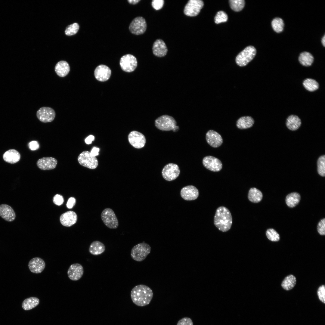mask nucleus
Masks as SVG:
<instances>
[{
	"instance_id": "nucleus-1",
	"label": "nucleus",
	"mask_w": 325,
	"mask_h": 325,
	"mask_svg": "<svg viewBox=\"0 0 325 325\" xmlns=\"http://www.w3.org/2000/svg\"><path fill=\"white\" fill-rule=\"evenodd\" d=\"M153 296L152 289L147 286L140 284L135 286L132 290L131 297L136 305L143 307L149 304Z\"/></svg>"
},
{
	"instance_id": "nucleus-2",
	"label": "nucleus",
	"mask_w": 325,
	"mask_h": 325,
	"mask_svg": "<svg viewBox=\"0 0 325 325\" xmlns=\"http://www.w3.org/2000/svg\"><path fill=\"white\" fill-rule=\"evenodd\" d=\"M232 218L229 210L223 206L219 207L216 210L214 217V223L220 231L225 232L231 228Z\"/></svg>"
},
{
	"instance_id": "nucleus-3",
	"label": "nucleus",
	"mask_w": 325,
	"mask_h": 325,
	"mask_svg": "<svg viewBox=\"0 0 325 325\" xmlns=\"http://www.w3.org/2000/svg\"><path fill=\"white\" fill-rule=\"evenodd\" d=\"M156 127L158 129L162 131L172 130L174 132L177 131L179 129L177 126V122L172 117L167 115L161 116L155 120Z\"/></svg>"
},
{
	"instance_id": "nucleus-4",
	"label": "nucleus",
	"mask_w": 325,
	"mask_h": 325,
	"mask_svg": "<svg viewBox=\"0 0 325 325\" xmlns=\"http://www.w3.org/2000/svg\"><path fill=\"white\" fill-rule=\"evenodd\" d=\"M151 250L150 246L144 242L135 246L132 248L131 252V257L135 261L141 262L146 258Z\"/></svg>"
},
{
	"instance_id": "nucleus-5",
	"label": "nucleus",
	"mask_w": 325,
	"mask_h": 325,
	"mask_svg": "<svg viewBox=\"0 0 325 325\" xmlns=\"http://www.w3.org/2000/svg\"><path fill=\"white\" fill-rule=\"evenodd\" d=\"M256 53V50L254 47L248 46L237 55L235 59L236 63L240 67L245 66L254 58Z\"/></svg>"
},
{
	"instance_id": "nucleus-6",
	"label": "nucleus",
	"mask_w": 325,
	"mask_h": 325,
	"mask_svg": "<svg viewBox=\"0 0 325 325\" xmlns=\"http://www.w3.org/2000/svg\"><path fill=\"white\" fill-rule=\"evenodd\" d=\"M101 218L104 224L108 228L115 229L118 227L117 218L112 209L107 208L104 209L101 214Z\"/></svg>"
},
{
	"instance_id": "nucleus-7",
	"label": "nucleus",
	"mask_w": 325,
	"mask_h": 325,
	"mask_svg": "<svg viewBox=\"0 0 325 325\" xmlns=\"http://www.w3.org/2000/svg\"><path fill=\"white\" fill-rule=\"evenodd\" d=\"M78 161L80 165L90 169H95L98 166V160L95 156L87 151H84L79 154Z\"/></svg>"
},
{
	"instance_id": "nucleus-8",
	"label": "nucleus",
	"mask_w": 325,
	"mask_h": 325,
	"mask_svg": "<svg viewBox=\"0 0 325 325\" xmlns=\"http://www.w3.org/2000/svg\"><path fill=\"white\" fill-rule=\"evenodd\" d=\"M204 5V2L201 0H190L184 7V14L188 16H196L200 13Z\"/></svg>"
},
{
	"instance_id": "nucleus-9",
	"label": "nucleus",
	"mask_w": 325,
	"mask_h": 325,
	"mask_svg": "<svg viewBox=\"0 0 325 325\" xmlns=\"http://www.w3.org/2000/svg\"><path fill=\"white\" fill-rule=\"evenodd\" d=\"M120 65L123 70L127 72H131L134 71L137 67V60L133 55L126 54L121 57Z\"/></svg>"
},
{
	"instance_id": "nucleus-10",
	"label": "nucleus",
	"mask_w": 325,
	"mask_h": 325,
	"mask_svg": "<svg viewBox=\"0 0 325 325\" xmlns=\"http://www.w3.org/2000/svg\"><path fill=\"white\" fill-rule=\"evenodd\" d=\"M129 29L130 32L135 35L143 34L147 29V23L145 19L142 17L134 18L130 24Z\"/></svg>"
},
{
	"instance_id": "nucleus-11",
	"label": "nucleus",
	"mask_w": 325,
	"mask_h": 325,
	"mask_svg": "<svg viewBox=\"0 0 325 325\" xmlns=\"http://www.w3.org/2000/svg\"><path fill=\"white\" fill-rule=\"evenodd\" d=\"M180 170L176 164L169 163L163 168L162 174L164 178L167 181H172L176 179L179 175Z\"/></svg>"
},
{
	"instance_id": "nucleus-12",
	"label": "nucleus",
	"mask_w": 325,
	"mask_h": 325,
	"mask_svg": "<svg viewBox=\"0 0 325 325\" xmlns=\"http://www.w3.org/2000/svg\"><path fill=\"white\" fill-rule=\"evenodd\" d=\"M56 113L52 108L43 107L40 108L36 112V116L39 120L44 123L51 122L54 119Z\"/></svg>"
},
{
	"instance_id": "nucleus-13",
	"label": "nucleus",
	"mask_w": 325,
	"mask_h": 325,
	"mask_svg": "<svg viewBox=\"0 0 325 325\" xmlns=\"http://www.w3.org/2000/svg\"><path fill=\"white\" fill-rule=\"evenodd\" d=\"M129 143L134 147L140 149L143 147L146 143V138L141 133L137 131L131 132L128 136Z\"/></svg>"
},
{
	"instance_id": "nucleus-14",
	"label": "nucleus",
	"mask_w": 325,
	"mask_h": 325,
	"mask_svg": "<svg viewBox=\"0 0 325 325\" xmlns=\"http://www.w3.org/2000/svg\"><path fill=\"white\" fill-rule=\"evenodd\" d=\"M202 162L206 168L212 171L218 172L222 168V165L221 161L212 156H205L203 158Z\"/></svg>"
},
{
	"instance_id": "nucleus-15",
	"label": "nucleus",
	"mask_w": 325,
	"mask_h": 325,
	"mask_svg": "<svg viewBox=\"0 0 325 325\" xmlns=\"http://www.w3.org/2000/svg\"><path fill=\"white\" fill-rule=\"evenodd\" d=\"M57 163V160L51 157H43L39 159L36 162L38 167L40 169L47 170L55 169Z\"/></svg>"
},
{
	"instance_id": "nucleus-16",
	"label": "nucleus",
	"mask_w": 325,
	"mask_h": 325,
	"mask_svg": "<svg viewBox=\"0 0 325 325\" xmlns=\"http://www.w3.org/2000/svg\"><path fill=\"white\" fill-rule=\"evenodd\" d=\"M180 194L183 199L186 200H195L198 197L199 192L197 189L193 185H188L182 188Z\"/></svg>"
},
{
	"instance_id": "nucleus-17",
	"label": "nucleus",
	"mask_w": 325,
	"mask_h": 325,
	"mask_svg": "<svg viewBox=\"0 0 325 325\" xmlns=\"http://www.w3.org/2000/svg\"><path fill=\"white\" fill-rule=\"evenodd\" d=\"M83 273L84 269L82 266L77 263L71 265L68 268L67 272L69 279L73 281L79 280Z\"/></svg>"
},
{
	"instance_id": "nucleus-18",
	"label": "nucleus",
	"mask_w": 325,
	"mask_h": 325,
	"mask_svg": "<svg viewBox=\"0 0 325 325\" xmlns=\"http://www.w3.org/2000/svg\"><path fill=\"white\" fill-rule=\"evenodd\" d=\"M111 71L110 68L104 65H100L97 67L94 71V76L98 80L104 82L110 78Z\"/></svg>"
},
{
	"instance_id": "nucleus-19",
	"label": "nucleus",
	"mask_w": 325,
	"mask_h": 325,
	"mask_svg": "<svg viewBox=\"0 0 325 325\" xmlns=\"http://www.w3.org/2000/svg\"><path fill=\"white\" fill-rule=\"evenodd\" d=\"M206 139L210 145L215 148L220 146L223 143V139L221 135L213 130H209L206 133Z\"/></svg>"
},
{
	"instance_id": "nucleus-20",
	"label": "nucleus",
	"mask_w": 325,
	"mask_h": 325,
	"mask_svg": "<svg viewBox=\"0 0 325 325\" xmlns=\"http://www.w3.org/2000/svg\"><path fill=\"white\" fill-rule=\"evenodd\" d=\"M45 266V261L39 257H35L31 259L29 262L28 267L30 271L35 274L41 273Z\"/></svg>"
},
{
	"instance_id": "nucleus-21",
	"label": "nucleus",
	"mask_w": 325,
	"mask_h": 325,
	"mask_svg": "<svg viewBox=\"0 0 325 325\" xmlns=\"http://www.w3.org/2000/svg\"><path fill=\"white\" fill-rule=\"evenodd\" d=\"M0 216L8 222L14 221L16 218L15 213L13 208L6 204L0 205Z\"/></svg>"
},
{
	"instance_id": "nucleus-22",
	"label": "nucleus",
	"mask_w": 325,
	"mask_h": 325,
	"mask_svg": "<svg viewBox=\"0 0 325 325\" xmlns=\"http://www.w3.org/2000/svg\"><path fill=\"white\" fill-rule=\"evenodd\" d=\"M152 50L153 54L159 57L165 56L168 51L165 43L161 39H157L154 42Z\"/></svg>"
},
{
	"instance_id": "nucleus-23",
	"label": "nucleus",
	"mask_w": 325,
	"mask_h": 325,
	"mask_svg": "<svg viewBox=\"0 0 325 325\" xmlns=\"http://www.w3.org/2000/svg\"><path fill=\"white\" fill-rule=\"evenodd\" d=\"M77 219V215L75 212L72 211H69L61 215L60 221L63 225L70 227L76 223Z\"/></svg>"
},
{
	"instance_id": "nucleus-24",
	"label": "nucleus",
	"mask_w": 325,
	"mask_h": 325,
	"mask_svg": "<svg viewBox=\"0 0 325 325\" xmlns=\"http://www.w3.org/2000/svg\"><path fill=\"white\" fill-rule=\"evenodd\" d=\"M70 67L66 61L61 60L58 62L55 67V71L57 74L60 77H64L67 75L70 71Z\"/></svg>"
},
{
	"instance_id": "nucleus-25",
	"label": "nucleus",
	"mask_w": 325,
	"mask_h": 325,
	"mask_svg": "<svg viewBox=\"0 0 325 325\" xmlns=\"http://www.w3.org/2000/svg\"><path fill=\"white\" fill-rule=\"evenodd\" d=\"M3 159L6 162L9 163H15L19 161L20 155L19 153L14 149L9 150L4 154Z\"/></svg>"
},
{
	"instance_id": "nucleus-26",
	"label": "nucleus",
	"mask_w": 325,
	"mask_h": 325,
	"mask_svg": "<svg viewBox=\"0 0 325 325\" xmlns=\"http://www.w3.org/2000/svg\"><path fill=\"white\" fill-rule=\"evenodd\" d=\"M105 249V246L103 243L99 241H95L91 244L89 251L91 254L96 255L102 254Z\"/></svg>"
},
{
	"instance_id": "nucleus-27",
	"label": "nucleus",
	"mask_w": 325,
	"mask_h": 325,
	"mask_svg": "<svg viewBox=\"0 0 325 325\" xmlns=\"http://www.w3.org/2000/svg\"><path fill=\"white\" fill-rule=\"evenodd\" d=\"M253 119L251 116H245L240 118L237 121L236 125L240 129H245L251 127L254 123Z\"/></svg>"
},
{
	"instance_id": "nucleus-28",
	"label": "nucleus",
	"mask_w": 325,
	"mask_h": 325,
	"mask_svg": "<svg viewBox=\"0 0 325 325\" xmlns=\"http://www.w3.org/2000/svg\"><path fill=\"white\" fill-rule=\"evenodd\" d=\"M263 197L262 192L255 187L250 188L248 192V198L249 201L254 203L260 202Z\"/></svg>"
},
{
	"instance_id": "nucleus-29",
	"label": "nucleus",
	"mask_w": 325,
	"mask_h": 325,
	"mask_svg": "<svg viewBox=\"0 0 325 325\" xmlns=\"http://www.w3.org/2000/svg\"><path fill=\"white\" fill-rule=\"evenodd\" d=\"M301 124L300 119L297 116L291 115L289 116L287 119L286 125L290 130L295 131L300 127Z\"/></svg>"
},
{
	"instance_id": "nucleus-30",
	"label": "nucleus",
	"mask_w": 325,
	"mask_h": 325,
	"mask_svg": "<svg viewBox=\"0 0 325 325\" xmlns=\"http://www.w3.org/2000/svg\"><path fill=\"white\" fill-rule=\"evenodd\" d=\"M300 198V195L299 193L297 192H292L288 194L286 196V203L288 207L293 208L299 203Z\"/></svg>"
},
{
	"instance_id": "nucleus-31",
	"label": "nucleus",
	"mask_w": 325,
	"mask_h": 325,
	"mask_svg": "<svg viewBox=\"0 0 325 325\" xmlns=\"http://www.w3.org/2000/svg\"><path fill=\"white\" fill-rule=\"evenodd\" d=\"M296 282L295 277L290 274L286 277L283 280L281 286L284 289L288 291L292 289L295 286Z\"/></svg>"
},
{
	"instance_id": "nucleus-32",
	"label": "nucleus",
	"mask_w": 325,
	"mask_h": 325,
	"mask_svg": "<svg viewBox=\"0 0 325 325\" xmlns=\"http://www.w3.org/2000/svg\"><path fill=\"white\" fill-rule=\"evenodd\" d=\"M314 58L310 53L304 52L301 53L299 57L300 63L302 65L308 67L311 66L314 61Z\"/></svg>"
},
{
	"instance_id": "nucleus-33",
	"label": "nucleus",
	"mask_w": 325,
	"mask_h": 325,
	"mask_svg": "<svg viewBox=\"0 0 325 325\" xmlns=\"http://www.w3.org/2000/svg\"><path fill=\"white\" fill-rule=\"evenodd\" d=\"M39 299L35 297H30L25 299L23 302L22 306L25 310H31L36 307L39 303Z\"/></svg>"
},
{
	"instance_id": "nucleus-34",
	"label": "nucleus",
	"mask_w": 325,
	"mask_h": 325,
	"mask_svg": "<svg viewBox=\"0 0 325 325\" xmlns=\"http://www.w3.org/2000/svg\"><path fill=\"white\" fill-rule=\"evenodd\" d=\"M303 84L305 88L310 91H315L319 88L318 83L315 80L310 78L305 80Z\"/></svg>"
},
{
	"instance_id": "nucleus-35",
	"label": "nucleus",
	"mask_w": 325,
	"mask_h": 325,
	"mask_svg": "<svg viewBox=\"0 0 325 325\" xmlns=\"http://www.w3.org/2000/svg\"><path fill=\"white\" fill-rule=\"evenodd\" d=\"M229 2L231 8L236 12L242 10L245 5L244 0H230Z\"/></svg>"
},
{
	"instance_id": "nucleus-36",
	"label": "nucleus",
	"mask_w": 325,
	"mask_h": 325,
	"mask_svg": "<svg viewBox=\"0 0 325 325\" xmlns=\"http://www.w3.org/2000/svg\"><path fill=\"white\" fill-rule=\"evenodd\" d=\"M271 25L273 29L275 32L277 33L280 32L283 29V21L281 18H275L272 21Z\"/></svg>"
},
{
	"instance_id": "nucleus-37",
	"label": "nucleus",
	"mask_w": 325,
	"mask_h": 325,
	"mask_svg": "<svg viewBox=\"0 0 325 325\" xmlns=\"http://www.w3.org/2000/svg\"><path fill=\"white\" fill-rule=\"evenodd\" d=\"M325 156L324 155L320 156L317 161V172L321 176L324 177L325 175Z\"/></svg>"
},
{
	"instance_id": "nucleus-38",
	"label": "nucleus",
	"mask_w": 325,
	"mask_h": 325,
	"mask_svg": "<svg viewBox=\"0 0 325 325\" xmlns=\"http://www.w3.org/2000/svg\"><path fill=\"white\" fill-rule=\"evenodd\" d=\"M266 235L268 238L272 241H278L280 240L279 234L273 228L268 229L266 231Z\"/></svg>"
},
{
	"instance_id": "nucleus-39",
	"label": "nucleus",
	"mask_w": 325,
	"mask_h": 325,
	"mask_svg": "<svg viewBox=\"0 0 325 325\" xmlns=\"http://www.w3.org/2000/svg\"><path fill=\"white\" fill-rule=\"evenodd\" d=\"M228 20L227 14L225 12L222 11L218 12L214 18L215 22L217 24L226 22Z\"/></svg>"
},
{
	"instance_id": "nucleus-40",
	"label": "nucleus",
	"mask_w": 325,
	"mask_h": 325,
	"mask_svg": "<svg viewBox=\"0 0 325 325\" xmlns=\"http://www.w3.org/2000/svg\"><path fill=\"white\" fill-rule=\"evenodd\" d=\"M79 29V26L77 23H74L68 26L65 31L66 35L69 36L74 35L78 32Z\"/></svg>"
},
{
	"instance_id": "nucleus-41",
	"label": "nucleus",
	"mask_w": 325,
	"mask_h": 325,
	"mask_svg": "<svg viewBox=\"0 0 325 325\" xmlns=\"http://www.w3.org/2000/svg\"><path fill=\"white\" fill-rule=\"evenodd\" d=\"M317 295L319 299L325 304V286L324 285L319 287L317 291Z\"/></svg>"
},
{
	"instance_id": "nucleus-42",
	"label": "nucleus",
	"mask_w": 325,
	"mask_h": 325,
	"mask_svg": "<svg viewBox=\"0 0 325 325\" xmlns=\"http://www.w3.org/2000/svg\"><path fill=\"white\" fill-rule=\"evenodd\" d=\"M317 230L320 234L325 235V219H321L319 222L317 226Z\"/></svg>"
},
{
	"instance_id": "nucleus-43",
	"label": "nucleus",
	"mask_w": 325,
	"mask_h": 325,
	"mask_svg": "<svg viewBox=\"0 0 325 325\" xmlns=\"http://www.w3.org/2000/svg\"><path fill=\"white\" fill-rule=\"evenodd\" d=\"M164 3L163 0H153L151 4L152 7L156 10L160 9L162 7Z\"/></svg>"
},
{
	"instance_id": "nucleus-44",
	"label": "nucleus",
	"mask_w": 325,
	"mask_h": 325,
	"mask_svg": "<svg viewBox=\"0 0 325 325\" xmlns=\"http://www.w3.org/2000/svg\"><path fill=\"white\" fill-rule=\"evenodd\" d=\"M177 325H193V323L190 318L184 317L180 320Z\"/></svg>"
},
{
	"instance_id": "nucleus-45",
	"label": "nucleus",
	"mask_w": 325,
	"mask_h": 325,
	"mask_svg": "<svg viewBox=\"0 0 325 325\" xmlns=\"http://www.w3.org/2000/svg\"><path fill=\"white\" fill-rule=\"evenodd\" d=\"M53 202L56 205L60 206L64 202V199L63 197L61 195L57 194L54 196L53 199Z\"/></svg>"
},
{
	"instance_id": "nucleus-46",
	"label": "nucleus",
	"mask_w": 325,
	"mask_h": 325,
	"mask_svg": "<svg viewBox=\"0 0 325 325\" xmlns=\"http://www.w3.org/2000/svg\"><path fill=\"white\" fill-rule=\"evenodd\" d=\"M29 147L32 150H35L39 149V145L38 142L32 141L29 143Z\"/></svg>"
},
{
	"instance_id": "nucleus-47",
	"label": "nucleus",
	"mask_w": 325,
	"mask_h": 325,
	"mask_svg": "<svg viewBox=\"0 0 325 325\" xmlns=\"http://www.w3.org/2000/svg\"><path fill=\"white\" fill-rule=\"evenodd\" d=\"M76 199L73 197L70 198L68 200L67 203V206L69 209H71L75 205L76 203Z\"/></svg>"
},
{
	"instance_id": "nucleus-48",
	"label": "nucleus",
	"mask_w": 325,
	"mask_h": 325,
	"mask_svg": "<svg viewBox=\"0 0 325 325\" xmlns=\"http://www.w3.org/2000/svg\"><path fill=\"white\" fill-rule=\"evenodd\" d=\"M94 136L93 135H90L85 139V141L87 144H89L92 143V141H94Z\"/></svg>"
},
{
	"instance_id": "nucleus-49",
	"label": "nucleus",
	"mask_w": 325,
	"mask_h": 325,
	"mask_svg": "<svg viewBox=\"0 0 325 325\" xmlns=\"http://www.w3.org/2000/svg\"><path fill=\"white\" fill-rule=\"evenodd\" d=\"M99 151V148L96 147H94L90 152L93 156H96L98 155V152Z\"/></svg>"
},
{
	"instance_id": "nucleus-50",
	"label": "nucleus",
	"mask_w": 325,
	"mask_h": 325,
	"mask_svg": "<svg viewBox=\"0 0 325 325\" xmlns=\"http://www.w3.org/2000/svg\"><path fill=\"white\" fill-rule=\"evenodd\" d=\"M140 1V0H128V2L130 4L135 5L138 3Z\"/></svg>"
},
{
	"instance_id": "nucleus-51",
	"label": "nucleus",
	"mask_w": 325,
	"mask_h": 325,
	"mask_svg": "<svg viewBox=\"0 0 325 325\" xmlns=\"http://www.w3.org/2000/svg\"><path fill=\"white\" fill-rule=\"evenodd\" d=\"M321 42L323 45V46H325V36L324 35L322 39Z\"/></svg>"
}]
</instances>
